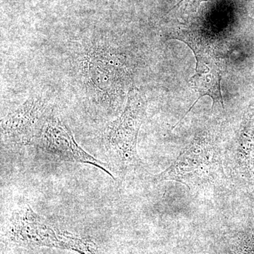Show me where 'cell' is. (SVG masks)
<instances>
[{
    "instance_id": "cell-1",
    "label": "cell",
    "mask_w": 254,
    "mask_h": 254,
    "mask_svg": "<svg viewBox=\"0 0 254 254\" xmlns=\"http://www.w3.org/2000/svg\"><path fill=\"white\" fill-rule=\"evenodd\" d=\"M11 234L15 242L23 245L73 250L81 254H99L94 241L63 231L28 205L18 209L13 215Z\"/></svg>"
},
{
    "instance_id": "cell-7",
    "label": "cell",
    "mask_w": 254,
    "mask_h": 254,
    "mask_svg": "<svg viewBox=\"0 0 254 254\" xmlns=\"http://www.w3.org/2000/svg\"><path fill=\"white\" fill-rule=\"evenodd\" d=\"M236 254H254V234L247 235L240 241L237 246Z\"/></svg>"
},
{
    "instance_id": "cell-8",
    "label": "cell",
    "mask_w": 254,
    "mask_h": 254,
    "mask_svg": "<svg viewBox=\"0 0 254 254\" xmlns=\"http://www.w3.org/2000/svg\"><path fill=\"white\" fill-rule=\"evenodd\" d=\"M185 1V0H181V1H179L178 3L176 5H175V6L173 8V9H175V7H177V6H178L179 5L181 4L182 1ZM208 0H193V4H195V6H198V5L200 4V3L203 2V1H207Z\"/></svg>"
},
{
    "instance_id": "cell-3",
    "label": "cell",
    "mask_w": 254,
    "mask_h": 254,
    "mask_svg": "<svg viewBox=\"0 0 254 254\" xmlns=\"http://www.w3.org/2000/svg\"><path fill=\"white\" fill-rule=\"evenodd\" d=\"M146 109V102L136 88L128 92L123 114L107 127L105 141L110 150L124 165H136L140 160L137 153L138 132Z\"/></svg>"
},
{
    "instance_id": "cell-6",
    "label": "cell",
    "mask_w": 254,
    "mask_h": 254,
    "mask_svg": "<svg viewBox=\"0 0 254 254\" xmlns=\"http://www.w3.org/2000/svg\"><path fill=\"white\" fill-rule=\"evenodd\" d=\"M221 70L215 64V62H213V60L210 59L208 61L207 60H197L195 73L190 78L189 84L190 88L197 93L198 98L173 128L181 123L182 120L202 97L209 96L213 100L212 108H213L215 104H220L223 109L225 108L221 92Z\"/></svg>"
},
{
    "instance_id": "cell-5",
    "label": "cell",
    "mask_w": 254,
    "mask_h": 254,
    "mask_svg": "<svg viewBox=\"0 0 254 254\" xmlns=\"http://www.w3.org/2000/svg\"><path fill=\"white\" fill-rule=\"evenodd\" d=\"M47 111L48 105L43 98H29L5 117L1 123L3 134L16 144H31L37 141L49 118Z\"/></svg>"
},
{
    "instance_id": "cell-2",
    "label": "cell",
    "mask_w": 254,
    "mask_h": 254,
    "mask_svg": "<svg viewBox=\"0 0 254 254\" xmlns=\"http://www.w3.org/2000/svg\"><path fill=\"white\" fill-rule=\"evenodd\" d=\"M221 163L213 143L195 138L166 170L155 176V182L175 181L190 188L208 185L222 173Z\"/></svg>"
},
{
    "instance_id": "cell-4",
    "label": "cell",
    "mask_w": 254,
    "mask_h": 254,
    "mask_svg": "<svg viewBox=\"0 0 254 254\" xmlns=\"http://www.w3.org/2000/svg\"><path fill=\"white\" fill-rule=\"evenodd\" d=\"M37 141L38 146L53 160L90 164L101 169L115 179L109 166L97 160L78 145L69 128L59 118H48Z\"/></svg>"
}]
</instances>
